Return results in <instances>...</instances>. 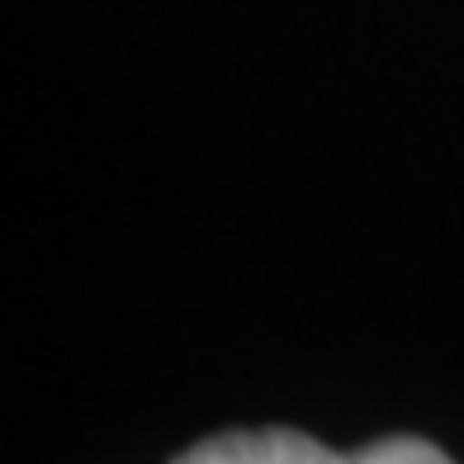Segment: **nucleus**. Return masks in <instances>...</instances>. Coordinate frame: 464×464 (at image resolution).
<instances>
[{
	"label": "nucleus",
	"mask_w": 464,
	"mask_h": 464,
	"mask_svg": "<svg viewBox=\"0 0 464 464\" xmlns=\"http://www.w3.org/2000/svg\"><path fill=\"white\" fill-rule=\"evenodd\" d=\"M370 464H455L446 450H436L431 440H417V436H384L365 446Z\"/></svg>",
	"instance_id": "nucleus-2"
},
{
	"label": "nucleus",
	"mask_w": 464,
	"mask_h": 464,
	"mask_svg": "<svg viewBox=\"0 0 464 464\" xmlns=\"http://www.w3.org/2000/svg\"><path fill=\"white\" fill-rule=\"evenodd\" d=\"M171 464H370L365 450H332L323 440L289 427H256V431H218L195 440Z\"/></svg>",
	"instance_id": "nucleus-1"
}]
</instances>
